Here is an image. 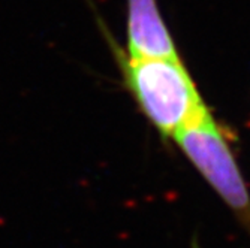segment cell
<instances>
[{
	"label": "cell",
	"mask_w": 250,
	"mask_h": 248,
	"mask_svg": "<svg viewBox=\"0 0 250 248\" xmlns=\"http://www.w3.org/2000/svg\"><path fill=\"white\" fill-rule=\"evenodd\" d=\"M127 56L133 58H180L156 0H126Z\"/></svg>",
	"instance_id": "cell-3"
},
{
	"label": "cell",
	"mask_w": 250,
	"mask_h": 248,
	"mask_svg": "<svg viewBox=\"0 0 250 248\" xmlns=\"http://www.w3.org/2000/svg\"><path fill=\"white\" fill-rule=\"evenodd\" d=\"M98 22L116 56L125 87L164 139H172L178 130L208 112L181 58L129 57L101 18Z\"/></svg>",
	"instance_id": "cell-1"
},
{
	"label": "cell",
	"mask_w": 250,
	"mask_h": 248,
	"mask_svg": "<svg viewBox=\"0 0 250 248\" xmlns=\"http://www.w3.org/2000/svg\"><path fill=\"white\" fill-rule=\"evenodd\" d=\"M172 141L225 200L250 235V194L226 134L210 111L178 130Z\"/></svg>",
	"instance_id": "cell-2"
}]
</instances>
